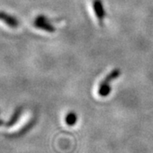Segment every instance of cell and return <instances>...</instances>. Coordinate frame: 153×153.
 I'll list each match as a JSON object with an SVG mask.
<instances>
[{"label": "cell", "mask_w": 153, "mask_h": 153, "mask_svg": "<svg viewBox=\"0 0 153 153\" xmlns=\"http://www.w3.org/2000/svg\"><path fill=\"white\" fill-rule=\"evenodd\" d=\"M76 121H77V117L76 113L74 112H69L66 115V123L67 125L73 126L76 124Z\"/></svg>", "instance_id": "7a4b0ae2"}, {"label": "cell", "mask_w": 153, "mask_h": 153, "mask_svg": "<svg viewBox=\"0 0 153 153\" xmlns=\"http://www.w3.org/2000/svg\"><path fill=\"white\" fill-rule=\"evenodd\" d=\"M118 76V74L117 72H114L113 74L111 75H109L107 76L103 82H101L100 86L99 88V94L100 96H103V97H105L107 96L108 94L111 92V87H110V82L112 79H115Z\"/></svg>", "instance_id": "6da1fadb"}]
</instances>
